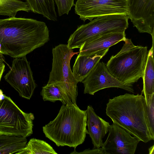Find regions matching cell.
Masks as SVG:
<instances>
[{
	"mask_svg": "<svg viewBox=\"0 0 154 154\" xmlns=\"http://www.w3.org/2000/svg\"><path fill=\"white\" fill-rule=\"evenodd\" d=\"M82 82L84 87L85 94L94 95L100 90L112 87L134 92L132 85L124 83L112 75L103 62L97 63Z\"/></svg>",
	"mask_w": 154,
	"mask_h": 154,
	"instance_id": "10",
	"label": "cell"
},
{
	"mask_svg": "<svg viewBox=\"0 0 154 154\" xmlns=\"http://www.w3.org/2000/svg\"><path fill=\"white\" fill-rule=\"evenodd\" d=\"M30 64L26 56L14 58L10 70L4 76L19 96L27 100L31 99L36 87Z\"/></svg>",
	"mask_w": 154,
	"mask_h": 154,
	"instance_id": "9",
	"label": "cell"
},
{
	"mask_svg": "<svg viewBox=\"0 0 154 154\" xmlns=\"http://www.w3.org/2000/svg\"><path fill=\"white\" fill-rule=\"evenodd\" d=\"M125 32H115L90 38L80 47L78 55L90 54L107 48L126 39Z\"/></svg>",
	"mask_w": 154,
	"mask_h": 154,
	"instance_id": "13",
	"label": "cell"
},
{
	"mask_svg": "<svg viewBox=\"0 0 154 154\" xmlns=\"http://www.w3.org/2000/svg\"><path fill=\"white\" fill-rule=\"evenodd\" d=\"M5 65L3 63H0V82L3 72L5 70Z\"/></svg>",
	"mask_w": 154,
	"mask_h": 154,
	"instance_id": "25",
	"label": "cell"
},
{
	"mask_svg": "<svg viewBox=\"0 0 154 154\" xmlns=\"http://www.w3.org/2000/svg\"><path fill=\"white\" fill-rule=\"evenodd\" d=\"M33 114L22 111L0 89V134L26 138L33 134Z\"/></svg>",
	"mask_w": 154,
	"mask_h": 154,
	"instance_id": "7",
	"label": "cell"
},
{
	"mask_svg": "<svg viewBox=\"0 0 154 154\" xmlns=\"http://www.w3.org/2000/svg\"><path fill=\"white\" fill-rule=\"evenodd\" d=\"M128 0H77L75 11L85 22L97 17L114 14H128Z\"/></svg>",
	"mask_w": 154,
	"mask_h": 154,
	"instance_id": "8",
	"label": "cell"
},
{
	"mask_svg": "<svg viewBox=\"0 0 154 154\" xmlns=\"http://www.w3.org/2000/svg\"><path fill=\"white\" fill-rule=\"evenodd\" d=\"M49 40L43 22L15 17L0 19V54L14 58L26 56Z\"/></svg>",
	"mask_w": 154,
	"mask_h": 154,
	"instance_id": "1",
	"label": "cell"
},
{
	"mask_svg": "<svg viewBox=\"0 0 154 154\" xmlns=\"http://www.w3.org/2000/svg\"><path fill=\"white\" fill-rule=\"evenodd\" d=\"M128 17L125 14L101 16L89 23L78 26L67 41L72 49L79 48L87 40L95 36L115 32H125L128 26Z\"/></svg>",
	"mask_w": 154,
	"mask_h": 154,
	"instance_id": "6",
	"label": "cell"
},
{
	"mask_svg": "<svg viewBox=\"0 0 154 154\" xmlns=\"http://www.w3.org/2000/svg\"><path fill=\"white\" fill-rule=\"evenodd\" d=\"M87 120V110H82L77 105L63 104L55 119L43 126V131L57 146L75 149L88 134Z\"/></svg>",
	"mask_w": 154,
	"mask_h": 154,
	"instance_id": "3",
	"label": "cell"
},
{
	"mask_svg": "<svg viewBox=\"0 0 154 154\" xmlns=\"http://www.w3.org/2000/svg\"><path fill=\"white\" fill-rule=\"evenodd\" d=\"M4 62H5V61H0V63H3Z\"/></svg>",
	"mask_w": 154,
	"mask_h": 154,
	"instance_id": "28",
	"label": "cell"
},
{
	"mask_svg": "<svg viewBox=\"0 0 154 154\" xmlns=\"http://www.w3.org/2000/svg\"><path fill=\"white\" fill-rule=\"evenodd\" d=\"M30 10L42 15L48 20L57 21L54 0H26Z\"/></svg>",
	"mask_w": 154,
	"mask_h": 154,
	"instance_id": "18",
	"label": "cell"
},
{
	"mask_svg": "<svg viewBox=\"0 0 154 154\" xmlns=\"http://www.w3.org/2000/svg\"><path fill=\"white\" fill-rule=\"evenodd\" d=\"M57 8L58 15L61 16L68 14L72 8L74 6V0H54Z\"/></svg>",
	"mask_w": 154,
	"mask_h": 154,
	"instance_id": "22",
	"label": "cell"
},
{
	"mask_svg": "<svg viewBox=\"0 0 154 154\" xmlns=\"http://www.w3.org/2000/svg\"><path fill=\"white\" fill-rule=\"evenodd\" d=\"M52 67L47 85L54 84L60 88L66 105H77V84L70 66L72 57L77 54L67 45L60 44L52 50Z\"/></svg>",
	"mask_w": 154,
	"mask_h": 154,
	"instance_id": "5",
	"label": "cell"
},
{
	"mask_svg": "<svg viewBox=\"0 0 154 154\" xmlns=\"http://www.w3.org/2000/svg\"><path fill=\"white\" fill-rule=\"evenodd\" d=\"M101 147L104 154H134L140 140L113 123Z\"/></svg>",
	"mask_w": 154,
	"mask_h": 154,
	"instance_id": "12",
	"label": "cell"
},
{
	"mask_svg": "<svg viewBox=\"0 0 154 154\" xmlns=\"http://www.w3.org/2000/svg\"><path fill=\"white\" fill-rule=\"evenodd\" d=\"M149 154H154V145L151 146L149 149Z\"/></svg>",
	"mask_w": 154,
	"mask_h": 154,
	"instance_id": "26",
	"label": "cell"
},
{
	"mask_svg": "<svg viewBox=\"0 0 154 154\" xmlns=\"http://www.w3.org/2000/svg\"><path fill=\"white\" fill-rule=\"evenodd\" d=\"M109 50V48H107L90 54L77 55L72 71L78 82L83 81L100 59L106 54Z\"/></svg>",
	"mask_w": 154,
	"mask_h": 154,
	"instance_id": "15",
	"label": "cell"
},
{
	"mask_svg": "<svg viewBox=\"0 0 154 154\" xmlns=\"http://www.w3.org/2000/svg\"><path fill=\"white\" fill-rule=\"evenodd\" d=\"M77 153L104 154V152L102 148L100 147L99 148H94L92 149H87L82 152Z\"/></svg>",
	"mask_w": 154,
	"mask_h": 154,
	"instance_id": "24",
	"label": "cell"
},
{
	"mask_svg": "<svg viewBox=\"0 0 154 154\" xmlns=\"http://www.w3.org/2000/svg\"><path fill=\"white\" fill-rule=\"evenodd\" d=\"M154 46H152L148 52L147 58L142 77L143 88L141 94H143L147 106L154 96Z\"/></svg>",
	"mask_w": 154,
	"mask_h": 154,
	"instance_id": "16",
	"label": "cell"
},
{
	"mask_svg": "<svg viewBox=\"0 0 154 154\" xmlns=\"http://www.w3.org/2000/svg\"><path fill=\"white\" fill-rule=\"evenodd\" d=\"M120 51L106 64L110 73L119 80L132 85L143 77L148 55L147 47L135 45L126 38Z\"/></svg>",
	"mask_w": 154,
	"mask_h": 154,
	"instance_id": "4",
	"label": "cell"
},
{
	"mask_svg": "<svg viewBox=\"0 0 154 154\" xmlns=\"http://www.w3.org/2000/svg\"><path fill=\"white\" fill-rule=\"evenodd\" d=\"M5 61V59L3 57V56L2 54H0V61Z\"/></svg>",
	"mask_w": 154,
	"mask_h": 154,
	"instance_id": "27",
	"label": "cell"
},
{
	"mask_svg": "<svg viewBox=\"0 0 154 154\" xmlns=\"http://www.w3.org/2000/svg\"><path fill=\"white\" fill-rule=\"evenodd\" d=\"M128 16L139 32L151 35L154 45V0H128Z\"/></svg>",
	"mask_w": 154,
	"mask_h": 154,
	"instance_id": "11",
	"label": "cell"
},
{
	"mask_svg": "<svg viewBox=\"0 0 154 154\" xmlns=\"http://www.w3.org/2000/svg\"><path fill=\"white\" fill-rule=\"evenodd\" d=\"M57 154L53 147L43 140L32 138L18 154Z\"/></svg>",
	"mask_w": 154,
	"mask_h": 154,
	"instance_id": "19",
	"label": "cell"
},
{
	"mask_svg": "<svg viewBox=\"0 0 154 154\" xmlns=\"http://www.w3.org/2000/svg\"><path fill=\"white\" fill-rule=\"evenodd\" d=\"M27 143L26 137L0 134V154H18Z\"/></svg>",
	"mask_w": 154,
	"mask_h": 154,
	"instance_id": "17",
	"label": "cell"
},
{
	"mask_svg": "<svg viewBox=\"0 0 154 154\" xmlns=\"http://www.w3.org/2000/svg\"><path fill=\"white\" fill-rule=\"evenodd\" d=\"M40 94L44 101L54 102L57 101H60L63 104L65 105L60 88L54 84H47L43 87Z\"/></svg>",
	"mask_w": 154,
	"mask_h": 154,
	"instance_id": "21",
	"label": "cell"
},
{
	"mask_svg": "<svg viewBox=\"0 0 154 154\" xmlns=\"http://www.w3.org/2000/svg\"><path fill=\"white\" fill-rule=\"evenodd\" d=\"M106 110L113 123L141 141L146 143L154 140L149 124L147 105L142 94L126 93L109 99Z\"/></svg>",
	"mask_w": 154,
	"mask_h": 154,
	"instance_id": "2",
	"label": "cell"
},
{
	"mask_svg": "<svg viewBox=\"0 0 154 154\" xmlns=\"http://www.w3.org/2000/svg\"><path fill=\"white\" fill-rule=\"evenodd\" d=\"M147 112L150 129L152 134L154 135V96L147 106Z\"/></svg>",
	"mask_w": 154,
	"mask_h": 154,
	"instance_id": "23",
	"label": "cell"
},
{
	"mask_svg": "<svg viewBox=\"0 0 154 154\" xmlns=\"http://www.w3.org/2000/svg\"><path fill=\"white\" fill-rule=\"evenodd\" d=\"M30 11L27 3L20 0H0V15L14 17L18 11Z\"/></svg>",
	"mask_w": 154,
	"mask_h": 154,
	"instance_id": "20",
	"label": "cell"
},
{
	"mask_svg": "<svg viewBox=\"0 0 154 154\" xmlns=\"http://www.w3.org/2000/svg\"><path fill=\"white\" fill-rule=\"evenodd\" d=\"M87 111L88 134L91 139L94 148L101 147L103 143V139L108 132L110 125L96 114L92 106H88Z\"/></svg>",
	"mask_w": 154,
	"mask_h": 154,
	"instance_id": "14",
	"label": "cell"
}]
</instances>
